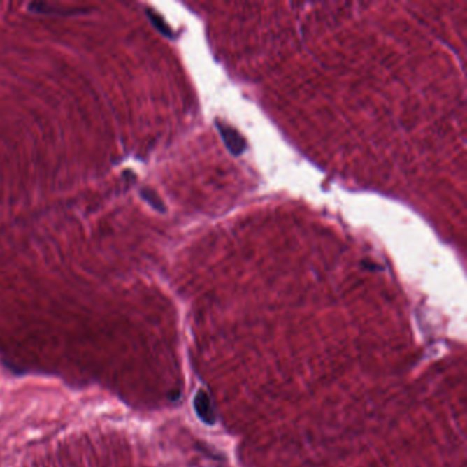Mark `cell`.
<instances>
[{
  "label": "cell",
  "instance_id": "obj_1",
  "mask_svg": "<svg viewBox=\"0 0 467 467\" xmlns=\"http://www.w3.org/2000/svg\"><path fill=\"white\" fill-rule=\"evenodd\" d=\"M215 127H217L218 132L221 134V137H222L227 148L231 151V154L238 157V155H241L247 150L245 138L243 137V134H240L238 131H236L234 128L229 127L228 124L221 122V121H217Z\"/></svg>",
  "mask_w": 467,
  "mask_h": 467
},
{
  "label": "cell",
  "instance_id": "obj_2",
  "mask_svg": "<svg viewBox=\"0 0 467 467\" xmlns=\"http://www.w3.org/2000/svg\"><path fill=\"white\" fill-rule=\"evenodd\" d=\"M194 408L196 411V415L201 418V422L206 425L215 424V412L211 399L208 394L204 389H199L194 399Z\"/></svg>",
  "mask_w": 467,
  "mask_h": 467
},
{
  "label": "cell",
  "instance_id": "obj_3",
  "mask_svg": "<svg viewBox=\"0 0 467 467\" xmlns=\"http://www.w3.org/2000/svg\"><path fill=\"white\" fill-rule=\"evenodd\" d=\"M28 10L31 13H36V14H45V15H62V17H71V15H80V14H88L89 8H80V7H74V8H61L52 4H47V3H31L28 6Z\"/></svg>",
  "mask_w": 467,
  "mask_h": 467
},
{
  "label": "cell",
  "instance_id": "obj_4",
  "mask_svg": "<svg viewBox=\"0 0 467 467\" xmlns=\"http://www.w3.org/2000/svg\"><path fill=\"white\" fill-rule=\"evenodd\" d=\"M147 15H148L150 21L152 22V25L155 27V29H157L159 34L166 36L168 38H173V37H174L171 28L167 25L166 22H165V20H164L159 14H157V13L152 11V10H147Z\"/></svg>",
  "mask_w": 467,
  "mask_h": 467
},
{
  "label": "cell",
  "instance_id": "obj_5",
  "mask_svg": "<svg viewBox=\"0 0 467 467\" xmlns=\"http://www.w3.org/2000/svg\"><path fill=\"white\" fill-rule=\"evenodd\" d=\"M140 195H141V198L144 201H148L155 210H158L161 213H165V204H164V201H161V198L152 189L144 188V189L140 191Z\"/></svg>",
  "mask_w": 467,
  "mask_h": 467
}]
</instances>
